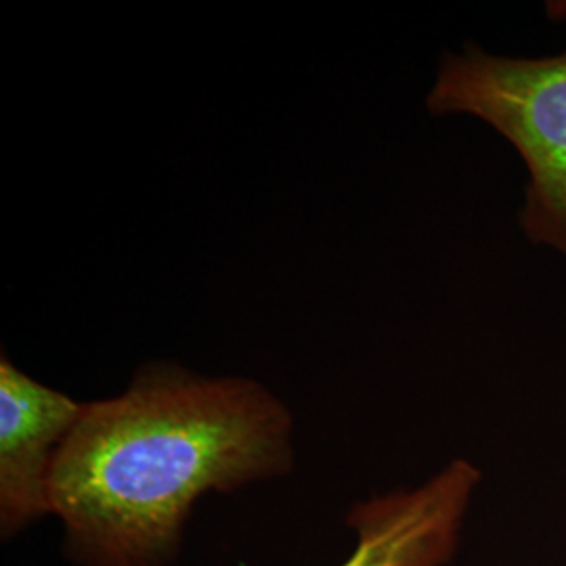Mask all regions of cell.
<instances>
[{
    "label": "cell",
    "instance_id": "cell-1",
    "mask_svg": "<svg viewBox=\"0 0 566 566\" xmlns=\"http://www.w3.org/2000/svg\"><path fill=\"white\" fill-rule=\"evenodd\" d=\"M294 465V416L271 388L154 361L120 395L84 403L53 470V516L74 565L170 566L203 495Z\"/></svg>",
    "mask_w": 566,
    "mask_h": 566
},
{
    "label": "cell",
    "instance_id": "cell-2",
    "mask_svg": "<svg viewBox=\"0 0 566 566\" xmlns=\"http://www.w3.org/2000/svg\"><path fill=\"white\" fill-rule=\"evenodd\" d=\"M426 107L474 116L512 143L528 172L518 223L531 243L566 256V51L528 60L468 44L443 57Z\"/></svg>",
    "mask_w": 566,
    "mask_h": 566
},
{
    "label": "cell",
    "instance_id": "cell-3",
    "mask_svg": "<svg viewBox=\"0 0 566 566\" xmlns=\"http://www.w3.org/2000/svg\"><path fill=\"white\" fill-rule=\"evenodd\" d=\"M84 403L42 385L0 357V535L53 516L51 481L55 462Z\"/></svg>",
    "mask_w": 566,
    "mask_h": 566
},
{
    "label": "cell",
    "instance_id": "cell-5",
    "mask_svg": "<svg viewBox=\"0 0 566 566\" xmlns=\"http://www.w3.org/2000/svg\"><path fill=\"white\" fill-rule=\"evenodd\" d=\"M546 9L552 20L566 21V0H552L547 2Z\"/></svg>",
    "mask_w": 566,
    "mask_h": 566
},
{
    "label": "cell",
    "instance_id": "cell-4",
    "mask_svg": "<svg viewBox=\"0 0 566 566\" xmlns=\"http://www.w3.org/2000/svg\"><path fill=\"white\" fill-rule=\"evenodd\" d=\"M481 470L455 460L424 485L359 502L346 516L357 544L340 566H446Z\"/></svg>",
    "mask_w": 566,
    "mask_h": 566
}]
</instances>
